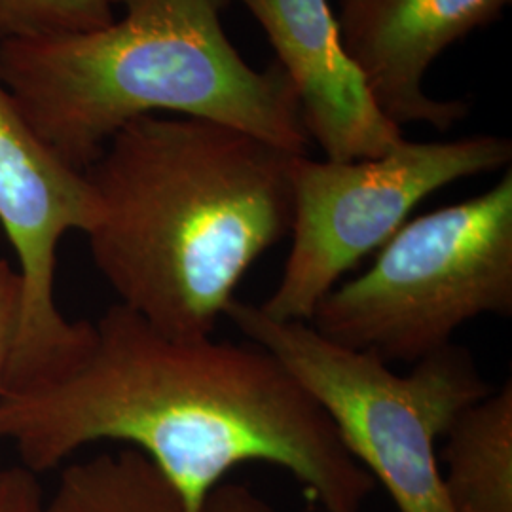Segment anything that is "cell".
I'll list each match as a JSON object with an SVG mask.
<instances>
[{"instance_id":"obj_4","label":"cell","mask_w":512,"mask_h":512,"mask_svg":"<svg viewBox=\"0 0 512 512\" xmlns=\"http://www.w3.org/2000/svg\"><path fill=\"white\" fill-rule=\"evenodd\" d=\"M512 313V171L465 202L404 222L372 266L336 285L310 325L385 365L454 344L463 325Z\"/></svg>"},{"instance_id":"obj_5","label":"cell","mask_w":512,"mask_h":512,"mask_svg":"<svg viewBox=\"0 0 512 512\" xmlns=\"http://www.w3.org/2000/svg\"><path fill=\"white\" fill-rule=\"evenodd\" d=\"M226 319L270 351L310 391L346 450L380 480L399 512H454L442 482L437 442L494 389L469 349L450 344L408 374L321 336L310 323L275 321L234 300Z\"/></svg>"},{"instance_id":"obj_8","label":"cell","mask_w":512,"mask_h":512,"mask_svg":"<svg viewBox=\"0 0 512 512\" xmlns=\"http://www.w3.org/2000/svg\"><path fill=\"white\" fill-rule=\"evenodd\" d=\"M511 0H342L340 37L387 120L448 131L471 105L435 99L423 78L446 48L501 18Z\"/></svg>"},{"instance_id":"obj_11","label":"cell","mask_w":512,"mask_h":512,"mask_svg":"<svg viewBox=\"0 0 512 512\" xmlns=\"http://www.w3.org/2000/svg\"><path fill=\"white\" fill-rule=\"evenodd\" d=\"M114 0H0V42L97 31L110 25Z\"/></svg>"},{"instance_id":"obj_3","label":"cell","mask_w":512,"mask_h":512,"mask_svg":"<svg viewBox=\"0 0 512 512\" xmlns=\"http://www.w3.org/2000/svg\"><path fill=\"white\" fill-rule=\"evenodd\" d=\"M234 0H114L122 19L55 37L0 42V82L38 137L76 171L131 120L158 110L241 129L308 154L293 80L251 67L226 37Z\"/></svg>"},{"instance_id":"obj_13","label":"cell","mask_w":512,"mask_h":512,"mask_svg":"<svg viewBox=\"0 0 512 512\" xmlns=\"http://www.w3.org/2000/svg\"><path fill=\"white\" fill-rule=\"evenodd\" d=\"M38 476L23 465L0 469V512H44Z\"/></svg>"},{"instance_id":"obj_7","label":"cell","mask_w":512,"mask_h":512,"mask_svg":"<svg viewBox=\"0 0 512 512\" xmlns=\"http://www.w3.org/2000/svg\"><path fill=\"white\" fill-rule=\"evenodd\" d=\"M95 198L84 173L65 164L31 128L0 82V232L16 253L19 321L6 387L29 384L65 365L88 340L90 321L57 310V249L69 232L86 234Z\"/></svg>"},{"instance_id":"obj_9","label":"cell","mask_w":512,"mask_h":512,"mask_svg":"<svg viewBox=\"0 0 512 512\" xmlns=\"http://www.w3.org/2000/svg\"><path fill=\"white\" fill-rule=\"evenodd\" d=\"M258 21L300 99L302 124L327 160L384 156L403 128L376 109L351 63L329 0H234Z\"/></svg>"},{"instance_id":"obj_10","label":"cell","mask_w":512,"mask_h":512,"mask_svg":"<svg viewBox=\"0 0 512 512\" xmlns=\"http://www.w3.org/2000/svg\"><path fill=\"white\" fill-rule=\"evenodd\" d=\"M444 490L454 512H512V384L469 406L446 433Z\"/></svg>"},{"instance_id":"obj_12","label":"cell","mask_w":512,"mask_h":512,"mask_svg":"<svg viewBox=\"0 0 512 512\" xmlns=\"http://www.w3.org/2000/svg\"><path fill=\"white\" fill-rule=\"evenodd\" d=\"M21 285L18 270L0 258V393L18 332Z\"/></svg>"},{"instance_id":"obj_6","label":"cell","mask_w":512,"mask_h":512,"mask_svg":"<svg viewBox=\"0 0 512 512\" xmlns=\"http://www.w3.org/2000/svg\"><path fill=\"white\" fill-rule=\"evenodd\" d=\"M512 141L475 135L459 141L403 139L384 156L332 162L294 154L293 245L281 281L258 304L275 321L310 323L319 302L363 258L380 251L418 203L456 181L511 165Z\"/></svg>"},{"instance_id":"obj_1","label":"cell","mask_w":512,"mask_h":512,"mask_svg":"<svg viewBox=\"0 0 512 512\" xmlns=\"http://www.w3.org/2000/svg\"><path fill=\"white\" fill-rule=\"evenodd\" d=\"M0 440L37 476L95 442L128 444L186 512L251 461L291 473L325 512L363 511L376 484L270 351L171 336L122 304L61 368L0 393Z\"/></svg>"},{"instance_id":"obj_2","label":"cell","mask_w":512,"mask_h":512,"mask_svg":"<svg viewBox=\"0 0 512 512\" xmlns=\"http://www.w3.org/2000/svg\"><path fill=\"white\" fill-rule=\"evenodd\" d=\"M293 152L219 122L154 114L84 169L93 264L152 327L213 336L256 260L291 232Z\"/></svg>"}]
</instances>
